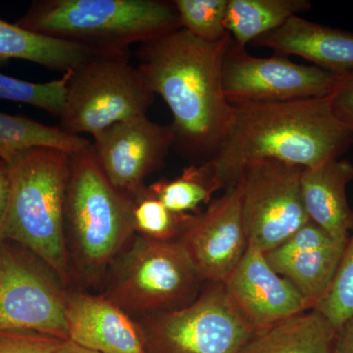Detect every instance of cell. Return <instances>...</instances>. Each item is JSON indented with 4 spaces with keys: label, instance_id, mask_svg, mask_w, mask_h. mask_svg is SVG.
Returning <instances> with one entry per match:
<instances>
[{
    "label": "cell",
    "instance_id": "obj_25",
    "mask_svg": "<svg viewBox=\"0 0 353 353\" xmlns=\"http://www.w3.org/2000/svg\"><path fill=\"white\" fill-rule=\"evenodd\" d=\"M181 26L192 36L215 43L226 38L229 0H174Z\"/></svg>",
    "mask_w": 353,
    "mask_h": 353
},
{
    "label": "cell",
    "instance_id": "obj_24",
    "mask_svg": "<svg viewBox=\"0 0 353 353\" xmlns=\"http://www.w3.org/2000/svg\"><path fill=\"white\" fill-rule=\"evenodd\" d=\"M134 234L150 240L178 241L192 214H176L152 196L148 185L132 199Z\"/></svg>",
    "mask_w": 353,
    "mask_h": 353
},
{
    "label": "cell",
    "instance_id": "obj_26",
    "mask_svg": "<svg viewBox=\"0 0 353 353\" xmlns=\"http://www.w3.org/2000/svg\"><path fill=\"white\" fill-rule=\"evenodd\" d=\"M68 78L69 71L58 80L32 83L0 73V101L28 104L59 117Z\"/></svg>",
    "mask_w": 353,
    "mask_h": 353
},
{
    "label": "cell",
    "instance_id": "obj_4",
    "mask_svg": "<svg viewBox=\"0 0 353 353\" xmlns=\"http://www.w3.org/2000/svg\"><path fill=\"white\" fill-rule=\"evenodd\" d=\"M69 155L54 148H32L8 165L10 196L0 232V240L34 253L67 289L72 285L65 236Z\"/></svg>",
    "mask_w": 353,
    "mask_h": 353
},
{
    "label": "cell",
    "instance_id": "obj_30",
    "mask_svg": "<svg viewBox=\"0 0 353 353\" xmlns=\"http://www.w3.org/2000/svg\"><path fill=\"white\" fill-rule=\"evenodd\" d=\"M10 170L8 164L0 160V232L6 220L10 196Z\"/></svg>",
    "mask_w": 353,
    "mask_h": 353
},
{
    "label": "cell",
    "instance_id": "obj_20",
    "mask_svg": "<svg viewBox=\"0 0 353 353\" xmlns=\"http://www.w3.org/2000/svg\"><path fill=\"white\" fill-rule=\"evenodd\" d=\"M97 54V51L87 46L50 38L0 20V60H26L66 73Z\"/></svg>",
    "mask_w": 353,
    "mask_h": 353
},
{
    "label": "cell",
    "instance_id": "obj_11",
    "mask_svg": "<svg viewBox=\"0 0 353 353\" xmlns=\"http://www.w3.org/2000/svg\"><path fill=\"white\" fill-rule=\"evenodd\" d=\"M339 77L284 55L253 57L233 39L223 60V90L230 105L329 97Z\"/></svg>",
    "mask_w": 353,
    "mask_h": 353
},
{
    "label": "cell",
    "instance_id": "obj_22",
    "mask_svg": "<svg viewBox=\"0 0 353 353\" xmlns=\"http://www.w3.org/2000/svg\"><path fill=\"white\" fill-rule=\"evenodd\" d=\"M90 145L88 139L67 134L59 127L0 112V160L8 165L32 148H54L71 154Z\"/></svg>",
    "mask_w": 353,
    "mask_h": 353
},
{
    "label": "cell",
    "instance_id": "obj_3",
    "mask_svg": "<svg viewBox=\"0 0 353 353\" xmlns=\"http://www.w3.org/2000/svg\"><path fill=\"white\" fill-rule=\"evenodd\" d=\"M132 205L104 175L92 143L69 155L65 236L72 284L103 287L109 266L136 234Z\"/></svg>",
    "mask_w": 353,
    "mask_h": 353
},
{
    "label": "cell",
    "instance_id": "obj_8",
    "mask_svg": "<svg viewBox=\"0 0 353 353\" xmlns=\"http://www.w3.org/2000/svg\"><path fill=\"white\" fill-rule=\"evenodd\" d=\"M137 320L148 353H239L255 332L223 283H204L185 307Z\"/></svg>",
    "mask_w": 353,
    "mask_h": 353
},
{
    "label": "cell",
    "instance_id": "obj_17",
    "mask_svg": "<svg viewBox=\"0 0 353 353\" xmlns=\"http://www.w3.org/2000/svg\"><path fill=\"white\" fill-rule=\"evenodd\" d=\"M252 44L270 48L276 54L303 58L334 75L353 71V32L310 22L299 15Z\"/></svg>",
    "mask_w": 353,
    "mask_h": 353
},
{
    "label": "cell",
    "instance_id": "obj_14",
    "mask_svg": "<svg viewBox=\"0 0 353 353\" xmlns=\"http://www.w3.org/2000/svg\"><path fill=\"white\" fill-rule=\"evenodd\" d=\"M223 284L232 303L255 332L310 310L296 288L279 275L264 252L252 245Z\"/></svg>",
    "mask_w": 353,
    "mask_h": 353
},
{
    "label": "cell",
    "instance_id": "obj_13",
    "mask_svg": "<svg viewBox=\"0 0 353 353\" xmlns=\"http://www.w3.org/2000/svg\"><path fill=\"white\" fill-rule=\"evenodd\" d=\"M241 194L238 181L205 210L192 214L178 240L204 283H224L248 248Z\"/></svg>",
    "mask_w": 353,
    "mask_h": 353
},
{
    "label": "cell",
    "instance_id": "obj_9",
    "mask_svg": "<svg viewBox=\"0 0 353 353\" xmlns=\"http://www.w3.org/2000/svg\"><path fill=\"white\" fill-rule=\"evenodd\" d=\"M67 290L34 253L0 240V331L34 332L68 341Z\"/></svg>",
    "mask_w": 353,
    "mask_h": 353
},
{
    "label": "cell",
    "instance_id": "obj_31",
    "mask_svg": "<svg viewBox=\"0 0 353 353\" xmlns=\"http://www.w3.org/2000/svg\"><path fill=\"white\" fill-rule=\"evenodd\" d=\"M334 353H353V316L336 330Z\"/></svg>",
    "mask_w": 353,
    "mask_h": 353
},
{
    "label": "cell",
    "instance_id": "obj_16",
    "mask_svg": "<svg viewBox=\"0 0 353 353\" xmlns=\"http://www.w3.org/2000/svg\"><path fill=\"white\" fill-rule=\"evenodd\" d=\"M68 341L102 353H148L138 320L102 294L67 290Z\"/></svg>",
    "mask_w": 353,
    "mask_h": 353
},
{
    "label": "cell",
    "instance_id": "obj_15",
    "mask_svg": "<svg viewBox=\"0 0 353 353\" xmlns=\"http://www.w3.org/2000/svg\"><path fill=\"white\" fill-rule=\"evenodd\" d=\"M345 245L309 221L264 255L272 268L301 292L311 310L331 287Z\"/></svg>",
    "mask_w": 353,
    "mask_h": 353
},
{
    "label": "cell",
    "instance_id": "obj_28",
    "mask_svg": "<svg viewBox=\"0 0 353 353\" xmlns=\"http://www.w3.org/2000/svg\"><path fill=\"white\" fill-rule=\"evenodd\" d=\"M62 340L25 331H0V353H57Z\"/></svg>",
    "mask_w": 353,
    "mask_h": 353
},
{
    "label": "cell",
    "instance_id": "obj_6",
    "mask_svg": "<svg viewBox=\"0 0 353 353\" xmlns=\"http://www.w3.org/2000/svg\"><path fill=\"white\" fill-rule=\"evenodd\" d=\"M203 285L180 241L134 234L109 266L101 294L139 319L185 307Z\"/></svg>",
    "mask_w": 353,
    "mask_h": 353
},
{
    "label": "cell",
    "instance_id": "obj_12",
    "mask_svg": "<svg viewBox=\"0 0 353 353\" xmlns=\"http://www.w3.org/2000/svg\"><path fill=\"white\" fill-rule=\"evenodd\" d=\"M92 150L113 187L134 199L148 176L164 166L174 137L148 116L117 123L94 136Z\"/></svg>",
    "mask_w": 353,
    "mask_h": 353
},
{
    "label": "cell",
    "instance_id": "obj_18",
    "mask_svg": "<svg viewBox=\"0 0 353 353\" xmlns=\"http://www.w3.org/2000/svg\"><path fill=\"white\" fill-rule=\"evenodd\" d=\"M352 180L353 165L347 160H333L301 173V196L309 220L343 243L352 225L353 211L347 196Z\"/></svg>",
    "mask_w": 353,
    "mask_h": 353
},
{
    "label": "cell",
    "instance_id": "obj_32",
    "mask_svg": "<svg viewBox=\"0 0 353 353\" xmlns=\"http://www.w3.org/2000/svg\"><path fill=\"white\" fill-rule=\"evenodd\" d=\"M57 353H102L95 352V350H88L80 345H76V343H72L70 341H62L59 348H58Z\"/></svg>",
    "mask_w": 353,
    "mask_h": 353
},
{
    "label": "cell",
    "instance_id": "obj_19",
    "mask_svg": "<svg viewBox=\"0 0 353 353\" xmlns=\"http://www.w3.org/2000/svg\"><path fill=\"white\" fill-rule=\"evenodd\" d=\"M336 330L311 309L254 332L239 353H334Z\"/></svg>",
    "mask_w": 353,
    "mask_h": 353
},
{
    "label": "cell",
    "instance_id": "obj_2",
    "mask_svg": "<svg viewBox=\"0 0 353 353\" xmlns=\"http://www.w3.org/2000/svg\"><path fill=\"white\" fill-rule=\"evenodd\" d=\"M352 145L353 131L334 116L329 97L239 104L232 105L222 143L209 162L226 190L255 162L312 169L340 159Z\"/></svg>",
    "mask_w": 353,
    "mask_h": 353
},
{
    "label": "cell",
    "instance_id": "obj_5",
    "mask_svg": "<svg viewBox=\"0 0 353 353\" xmlns=\"http://www.w3.org/2000/svg\"><path fill=\"white\" fill-rule=\"evenodd\" d=\"M15 24L97 53L129 52L182 29L173 1L163 0H36Z\"/></svg>",
    "mask_w": 353,
    "mask_h": 353
},
{
    "label": "cell",
    "instance_id": "obj_10",
    "mask_svg": "<svg viewBox=\"0 0 353 353\" xmlns=\"http://www.w3.org/2000/svg\"><path fill=\"white\" fill-rule=\"evenodd\" d=\"M303 170L276 160H262L246 167L239 181L248 245L269 252L310 221L301 196Z\"/></svg>",
    "mask_w": 353,
    "mask_h": 353
},
{
    "label": "cell",
    "instance_id": "obj_29",
    "mask_svg": "<svg viewBox=\"0 0 353 353\" xmlns=\"http://www.w3.org/2000/svg\"><path fill=\"white\" fill-rule=\"evenodd\" d=\"M329 99L334 116L353 131V71L339 77Z\"/></svg>",
    "mask_w": 353,
    "mask_h": 353
},
{
    "label": "cell",
    "instance_id": "obj_27",
    "mask_svg": "<svg viewBox=\"0 0 353 353\" xmlns=\"http://www.w3.org/2000/svg\"><path fill=\"white\" fill-rule=\"evenodd\" d=\"M313 309L324 316L336 330L353 316V219L350 238L331 287Z\"/></svg>",
    "mask_w": 353,
    "mask_h": 353
},
{
    "label": "cell",
    "instance_id": "obj_1",
    "mask_svg": "<svg viewBox=\"0 0 353 353\" xmlns=\"http://www.w3.org/2000/svg\"><path fill=\"white\" fill-rule=\"evenodd\" d=\"M232 37L201 41L185 29L141 44L138 69L153 94L170 109L175 148L181 154L212 159L231 115L223 90V60Z\"/></svg>",
    "mask_w": 353,
    "mask_h": 353
},
{
    "label": "cell",
    "instance_id": "obj_7",
    "mask_svg": "<svg viewBox=\"0 0 353 353\" xmlns=\"http://www.w3.org/2000/svg\"><path fill=\"white\" fill-rule=\"evenodd\" d=\"M155 94L129 52L99 53L69 71L59 128L73 136L92 137L108 128L148 116Z\"/></svg>",
    "mask_w": 353,
    "mask_h": 353
},
{
    "label": "cell",
    "instance_id": "obj_21",
    "mask_svg": "<svg viewBox=\"0 0 353 353\" xmlns=\"http://www.w3.org/2000/svg\"><path fill=\"white\" fill-rule=\"evenodd\" d=\"M311 6L309 0H229L227 32L234 43L245 48Z\"/></svg>",
    "mask_w": 353,
    "mask_h": 353
},
{
    "label": "cell",
    "instance_id": "obj_23",
    "mask_svg": "<svg viewBox=\"0 0 353 353\" xmlns=\"http://www.w3.org/2000/svg\"><path fill=\"white\" fill-rule=\"evenodd\" d=\"M152 196L176 214H197L202 204H209L217 190H222L210 162L190 165L173 180L161 179L148 185Z\"/></svg>",
    "mask_w": 353,
    "mask_h": 353
}]
</instances>
